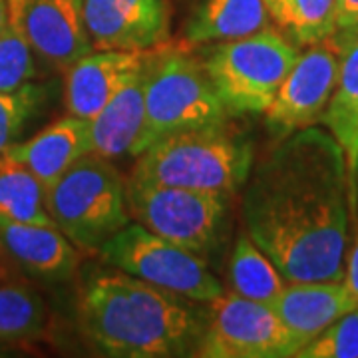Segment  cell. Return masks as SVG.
<instances>
[{
    "instance_id": "obj_1",
    "label": "cell",
    "mask_w": 358,
    "mask_h": 358,
    "mask_svg": "<svg viewBox=\"0 0 358 358\" xmlns=\"http://www.w3.org/2000/svg\"><path fill=\"white\" fill-rule=\"evenodd\" d=\"M352 209L345 152L315 126L285 136L243 197L245 229L287 282L343 281Z\"/></svg>"
},
{
    "instance_id": "obj_2",
    "label": "cell",
    "mask_w": 358,
    "mask_h": 358,
    "mask_svg": "<svg viewBox=\"0 0 358 358\" xmlns=\"http://www.w3.org/2000/svg\"><path fill=\"white\" fill-rule=\"evenodd\" d=\"M78 322L90 345L114 358L189 357L205 329L185 296L124 271L96 275L84 287Z\"/></svg>"
},
{
    "instance_id": "obj_3",
    "label": "cell",
    "mask_w": 358,
    "mask_h": 358,
    "mask_svg": "<svg viewBox=\"0 0 358 358\" xmlns=\"http://www.w3.org/2000/svg\"><path fill=\"white\" fill-rule=\"evenodd\" d=\"M253 159L251 140L225 122L157 140L138 155L129 179L229 195L249 179Z\"/></svg>"
},
{
    "instance_id": "obj_4",
    "label": "cell",
    "mask_w": 358,
    "mask_h": 358,
    "mask_svg": "<svg viewBox=\"0 0 358 358\" xmlns=\"http://www.w3.org/2000/svg\"><path fill=\"white\" fill-rule=\"evenodd\" d=\"M44 207L66 239L82 251H100L131 223L126 181L108 157L94 152L44 187Z\"/></svg>"
},
{
    "instance_id": "obj_5",
    "label": "cell",
    "mask_w": 358,
    "mask_h": 358,
    "mask_svg": "<svg viewBox=\"0 0 358 358\" xmlns=\"http://www.w3.org/2000/svg\"><path fill=\"white\" fill-rule=\"evenodd\" d=\"M227 117L201 62L164 44L154 48L145 68V117L136 155L166 136L225 124Z\"/></svg>"
},
{
    "instance_id": "obj_6",
    "label": "cell",
    "mask_w": 358,
    "mask_h": 358,
    "mask_svg": "<svg viewBox=\"0 0 358 358\" xmlns=\"http://www.w3.org/2000/svg\"><path fill=\"white\" fill-rule=\"evenodd\" d=\"M299 52L282 34H257L217 44L205 58V72L229 115L265 114Z\"/></svg>"
},
{
    "instance_id": "obj_7",
    "label": "cell",
    "mask_w": 358,
    "mask_h": 358,
    "mask_svg": "<svg viewBox=\"0 0 358 358\" xmlns=\"http://www.w3.org/2000/svg\"><path fill=\"white\" fill-rule=\"evenodd\" d=\"M100 253L117 271L195 303H211L225 293L203 257L167 241L140 223H129L117 231L100 247Z\"/></svg>"
},
{
    "instance_id": "obj_8",
    "label": "cell",
    "mask_w": 358,
    "mask_h": 358,
    "mask_svg": "<svg viewBox=\"0 0 358 358\" xmlns=\"http://www.w3.org/2000/svg\"><path fill=\"white\" fill-rule=\"evenodd\" d=\"M129 215L148 231L205 257L225 225L227 195L176 185L126 183Z\"/></svg>"
},
{
    "instance_id": "obj_9",
    "label": "cell",
    "mask_w": 358,
    "mask_h": 358,
    "mask_svg": "<svg viewBox=\"0 0 358 358\" xmlns=\"http://www.w3.org/2000/svg\"><path fill=\"white\" fill-rule=\"evenodd\" d=\"M207 305L209 313L195 355L205 358H282L299 352L289 329L271 305L233 291Z\"/></svg>"
},
{
    "instance_id": "obj_10",
    "label": "cell",
    "mask_w": 358,
    "mask_h": 358,
    "mask_svg": "<svg viewBox=\"0 0 358 358\" xmlns=\"http://www.w3.org/2000/svg\"><path fill=\"white\" fill-rule=\"evenodd\" d=\"M338 70L341 58L334 48L315 44L299 54L265 112L268 129L285 138L320 122L336 88Z\"/></svg>"
},
{
    "instance_id": "obj_11",
    "label": "cell",
    "mask_w": 358,
    "mask_h": 358,
    "mask_svg": "<svg viewBox=\"0 0 358 358\" xmlns=\"http://www.w3.org/2000/svg\"><path fill=\"white\" fill-rule=\"evenodd\" d=\"M6 16L22 30L32 52L58 72L94 50L80 0H6Z\"/></svg>"
},
{
    "instance_id": "obj_12",
    "label": "cell",
    "mask_w": 358,
    "mask_h": 358,
    "mask_svg": "<svg viewBox=\"0 0 358 358\" xmlns=\"http://www.w3.org/2000/svg\"><path fill=\"white\" fill-rule=\"evenodd\" d=\"M94 50H154L169 38L166 0H80Z\"/></svg>"
},
{
    "instance_id": "obj_13",
    "label": "cell",
    "mask_w": 358,
    "mask_h": 358,
    "mask_svg": "<svg viewBox=\"0 0 358 358\" xmlns=\"http://www.w3.org/2000/svg\"><path fill=\"white\" fill-rule=\"evenodd\" d=\"M152 50H92L66 70L68 114L90 120L143 70Z\"/></svg>"
},
{
    "instance_id": "obj_14",
    "label": "cell",
    "mask_w": 358,
    "mask_h": 358,
    "mask_svg": "<svg viewBox=\"0 0 358 358\" xmlns=\"http://www.w3.org/2000/svg\"><path fill=\"white\" fill-rule=\"evenodd\" d=\"M271 307L289 329L299 350L334 320L357 308L343 281L287 282Z\"/></svg>"
},
{
    "instance_id": "obj_15",
    "label": "cell",
    "mask_w": 358,
    "mask_h": 358,
    "mask_svg": "<svg viewBox=\"0 0 358 358\" xmlns=\"http://www.w3.org/2000/svg\"><path fill=\"white\" fill-rule=\"evenodd\" d=\"M0 245L20 267L46 281H64L78 267V251L56 225L0 215Z\"/></svg>"
},
{
    "instance_id": "obj_16",
    "label": "cell",
    "mask_w": 358,
    "mask_h": 358,
    "mask_svg": "<svg viewBox=\"0 0 358 358\" xmlns=\"http://www.w3.org/2000/svg\"><path fill=\"white\" fill-rule=\"evenodd\" d=\"M88 154H92L88 120L68 114L24 143H13L2 155L28 167L48 187Z\"/></svg>"
},
{
    "instance_id": "obj_17",
    "label": "cell",
    "mask_w": 358,
    "mask_h": 358,
    "mask_svg": "<svg viewBox=\"0 0 358 358\" xmlns=\"http://www.w3.org/2000/svg\"><path fill=\"white\" fill-rule=\"evenodd\" d=\"M145 68L148 62L138 76L88 120L94 154L108 159L126 154L136 155L145 117Z\"/></svg>"
},
{
    "instance_id": "obj_18",
    "label": "cell",
    "mask_w": 358,
    "mask_h": 358,
    "mask_svg": "<svg viewBox=\"0 0 358 358\" xmlns=\"http://www.w3.org/2000/svg\"><path fill=\"white\" fill-rule=\"evenodd\" d=\"M268 28L263 0H203L192 16L185 36L192 44L225 42Z\"/></svg>"
},
{
    "instance_id": "obj_19",
    "label": "cell",
    "mask_w": 358,
    "mask_h": 358,
    "mask_svg": "<svg viewBox=\"0 0 358 358\" xmlns=\"http://www.w3.org/2000/svg\"><path fill=\"white\" fill-rule=\"evenodd\" d=\"M343 148L352 189V173L358 159V40L343 54L338 82L333 98L320 117ZM355 199V193H352ZM357 211V209H355Z\"/></svg>"
},
{
    "instance_id": "obj_20",
    "label": "cell",
    "mask_w": 358,
    "mask_h": 358,
    "mask_svg": "<svg viewBox=\"0 0 358 358\" xmlns=\"http://www.w3.org/2000/svg\"><path fill=\"white\" fill-rule=\"evenodd\" d=\"M268 18L299 46L331 40L336 28V0H263Z\"/></svg>"
},
{
    "instance_id": "obj_21",
    "label": "cell",
    "mask_w": 358,
    "mask_h": 358,
    "mask_svg": "<svg viewBox=\"0 0 358 358\" xmlns=\"http://www.w3.org/2000/svg\"><path fill=\"white\" fill-rule=\"evenodd\" d=\"M229 281L233 293L253 299L265 305H273L287 281L279 268L273 265L251 235L243 231L237 235L229 261Z\"/></svg>"
},
{
    "instance_id": "obj_22",
    "label": "cell",
    "mask_w": 358,
    "mask_h": 358,
    "mask_svg": "<svg viewBox=\"0 0 358 358\" xmlns=\"http://www.w3.org/2000/svg\"><path fill=\"white\" fill-rule=\"evenodd\" d=\"M0 215L24 223L54 225L44 207V185L40 179L6 155H0Z\"/></svg>"
},
{
    "instance_id": "obj_23",
    "label": "cell",
    "mask_w": 358,
    "mask_h": 358,
    "mask_svg": "<svg viewBox=\"0 0 358 358\" xmlns=\"http://www.w3.org/2000/svg\"><path fill=\"white\" fill-rule=\"evenodd\" d=\"M48 307L34 289L20 282H0V341L38 338L48 329Z\"/></svg>"
},
{
    "instance_id": "obj_24",
    "label": "cell",
    "mask_w": 358,
    "mask_h": 358,
    "mask_svg": "<svg viewBox=\"0 0 358 358\" xmlns=\"http://www.w3.org/2000/svg\"><path fill=\"white\" fill-rule=\"evenodd\" d=\"M36 78L34 52L13 18L0 30V92H13Z\"/></svg>"
},
{
    "instance_id": "obj_25",
    "label": "cell",
    "mask_w": 358,
    "mask_h": 358,
    "mask_svg": "<svg viewBox=\"0 0 358 358\" xmlns=\"http://www.w3.org/2000/svg\"><path fill=\"white\" fill-rule=\"evenodd\" d=\"M44 98L46 90L32 82L13 92H0V155L16 143Z\"/></svg>"
},
{
    "instance_id": "obj_26",
    "label": "cell",
    "mask_w": 358,
    "mask_h": 358,
    "mask_svg": "<svg viewBox=\"0 0 358 358\" xmlns=\"http://www.w3.org/2000/svg\"><path fill=\"white\" fill-rule=\"evenodd\" d=\"M299 358H358V308L348 310L299 352Z\"/></svg>"
},
{
    "instance_id": "obj_27",
    "label": "cell",
    "mask_w": 358,
    "mask_h": 358,
    "mask_svg": "<svg viewBox=\"0 0 358 358\" xmlns=\"http://www.w3.org/2000/svg\"><path fill=\"white\" fill-rule=\"evenodd\" d=\"M333 48L345 54L358 40V0H336V28Z\"/></svg>"
},
{
    "instance_id": "obj_28",
    "label": "cell",
    "mask_w": 358,
    "mask_h": 358,
    "mask_svg": "<svg viewBox=\"0 0 358 358\" xmlns=\"http://www.w3.org/2000/svg\"><path fill=\"white\" fill-rule=\"evenodd\" d=\"M343 285L350 294L355 307L358 308V225L357 231H355V237H352V245H350V249H346Z\"/></svg>"
},
{
    "instance_id": "obj_29",
    "label": "cell",
    "mask_w": 358,
    "mask_h": 358,
    "mask_svg": "<svg viewBox=\"0 0 358 358\" xmlns=\"http://www.w3.org/2000/svg\"><path fill=\"white\" fill-rule=\"evenodd\" d=\"M352 193H355V209L358 211V159L355 166V173H352Z\"/></svg>"
},
{
    "instance_id": "obj_30",
    "label": "cell",
    "mask_w": 358,
    "mask_h": 358,
    "mask_svg": "<svg viewBox=\"0 0 358 358\" xmlns=\"http://www.w3.org/2000/svg\"><path fill=\"white\" fill-rule=\"evenodd\" d=\"M6 22V0H0V30Z\"/></svg>"
},
{
    "instance_id": "obj_31",
    "label": "cell",
    "mask_w": 358,
    "mask_h": 358,
    "mask_svg": "<svg viewBox=\"0 0 358 358\" xmlns=\"http://www.w3.org/2000/svg\"><path fill=\"white\" fill-rule=\"evenodd\" d=\"M0 257H2V245H0ZM4 277V268H2V263H0V279Z\"/></svg>"
}]
</instances>
